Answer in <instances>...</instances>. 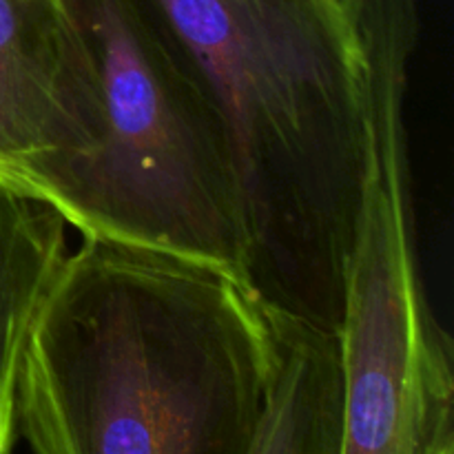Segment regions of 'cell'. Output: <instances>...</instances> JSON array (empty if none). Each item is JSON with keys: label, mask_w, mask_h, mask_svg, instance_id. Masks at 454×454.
<instances>
[{"label": "cell", "mask_w": 454, "mask_h": 454, "mask_svg": "<svg viewBox=\"0 0 454 454\" xmlns=\"http://www.w3.org/2000/svg\"><path fill=\"white\" fill-rule=\"evenodd\" d=\"M93 53L67 0H0V184L100 136Z\"/></svg>", "instance_id": "4"}, {"label": "cell", "mask_w": 454, "mask_h": 454, "mask_svg": "<svg viewBox=\"0 0 454 454\" xmlns=\"http://www.w3.org/2000/svg\"><path fill=\"white\" fill-rule=\"evenodd\" d=\"M264 306L229 273L84 238L16 371L31 454H248L266 402Z\"/></svg>", "instance_id": "1"}, {"label": "cell", "mask_w": 454, "mask_h": 454, "mask_svg": "<svg viewBox=\"0 0 454 454\" xmlns=\"http://www.w3.org/2000/svg\"><path fill=\"white\" fill-rule=\"evenodd\" d=\"M220 120L247 291L340 331L366 176V25L375 0H142Z\"/></svg>", "instance_id": "2"}, {"label": "cell", "mask_w": 454, "mask_h": 454, "mask_svg": "<svg viewBox=\"0 0 454 454\" xmlns=\"http://www.w3.org/2000/svg\"><path fill=\"white\" fill-rule=\"evenodd\" d=\"M270 372L248 454H337L341 371L337 335L264 309Z\"/></svg>", "instance_id": "5"}, {"label": "cell", "mask_w": 454, "mask_h": 454, "mask_svg": "<svg viewBox=\"0 0 454 454\" xmlns=\"http://www.w3.org/2000/svg\"><path fill=\"white\" fill-rule=\"evenodd\" d=\"M67 3L96 60L100 136L84 151L35 160L12 189L56 208L82 238L184 257L242 282L229 149L191 60L142 0Z\"/></svg>", "instance_id": "3"}, {"label": "cell", "mask_w": 454, "mask_h": 454, "mask_svg": "<svg viewBox=\"0 0 454 454\" xmlns=\"http://www.w3.org/2000/svg\"><path fill=\"white\" fill-rule=\"evenodd\" d=\"M67 222L40 200L0 184V454L16 442V371L40 300L67 257Z\"/></svg>", "instance_id": "6"}]
</instances>
